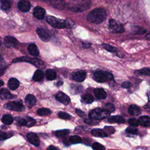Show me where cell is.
<instances>
[{
	"label": "cell",
	"mask_w": 150,
	"mask_h": 150,
	"mask_svg": "<svg viewBox=\"0 0 150 150\" xmlns=\"http://www.w3.org/2000/svg\"><path fill=\"white\" fill-rule=\"evenodd\" d=\"M107 18V13L103 8H96L90 12L87 15V21L93 23L99 24Z\"/></svg>",
	"instance_id": "1"
},
{
	"label": "cell",
	"mask_w": 150,
	"mask_h": 150,
	"mask_svg": "<svg viewBox=\"0 0 150 150\" xmlns=\"http://www.w3.org/2000/svg\"><path fill=\"white\" fill-rule=\"evenodd\" d=\"M110 114V112L105 108H97L95 109L92 110L89 114L88 116L90 119L92 120H102L105 117H107Z\"/></svg>",
	"instance_id": "2"
},
{
	"label": "cell",
	"mask_w": 150,
	"mask_h": 150,
	"mask_svg": "<svg viewBox=\"0 0 150 150\" xmlns=\"http://www.w3.org/2000/svg\"><path fill=\"white\" fill-rule=\"evenodd\" d=\"M12 62L13 63L18 62H28V63H31L32 64H33L36 67L40 68V69H43L45 67V63L42 60H40L38 59H36V58L30 57H28V56H23L22 57L14 59Z\"/></svg>",
	"instance_id": "3"
},
{
	"label": "cell",
	"mask_w": 150,
	"mask_h": 150,
	"mask_svg": "<svg viewBox=\"0 0 150 150\" xmlns=\"http://www.w3.org/2000/svg\"><path fill=\"white\" fill-rule=\"evenodd\" d=\"M94 78L97 82L103 83L112 80L113 79V76L109 72L98 70L94 73Z\"/></svg>",
	"instance_id": "4"
},
{
	"label": "cell",
	"mask_w": 150,
	"mask_h": 150,
	"mask_svg": "<svg viewBox=\"0 0 150 150\" xmlns=\"http://www.w3.org/2000/svg\"><path fill=\"white\" fill-rule=\"evenodd\" d=\"M46 21L51 26L56 28L62 29L66 27V23L65 21L58 19L52 16H47L46 18Z\"/></svg>",
	"instance_id": "5"
},
{
	"label": "cell",
	"mask_w": 150,
	"mask_h": 150,
	"mask_svg": "<svg viewBox=\"0 0 150 150\" xmlns=\"http://www.w3.org/2000/svg\"><path fill=\"white\" fill-rule=\"evenodd\" d=\"M4 108L12 111H22L25 110L22 101H12L9 102L4 105Z\"/></svg>",
	"instance_id": "6"
},
{
	"label": "cell",
	"mask_w": 150,
	"mask_h": 150,
	"mask_svg": "<svg viewBox=\"0 0 150 150\" xmlns=\"http://www.w3.org/2000/svg\"><path fill=\"white\" fill-rule=\"evenodd\" d=\"M109 29L112 33H122L124 31V27L113 19L109 20Z\"/></svg>",
	"instance_id": "7"
},
{
	"label": "cell",
	"mask_w": 150,
	"mask_h": 150,
	"mask_svg": "<svg viewBox=\"0 0 150 150\" xmlns=\"http://www.w3.org/2000/svg\"><path fill=\"white\" fill-rule=\"evenodd\" d=\"M83 2H82V3L80 4H74V6H69V10H70L75 12H79L86 10L90 6V2H85L84 4H83Z\"/></svg>",
	"instance_id": "8"
},
{
	"label": "cell",
	"mask_w": 150,
	"mask_h": 150,
	"mask_svg": "<svg viewBox=\"0 0 150 150\" xmlns=\"http://www.w3.org/2000/svg\"><path fill=\"white\" fill-rule=\"evenodd\" d=\"M37 33L40 39L44 42H48L50 39V35L43 28H38L36 30Z\"/></svg>",
	"instance_id": "9"
},
{
	"label": "cell",
	"mask_w": 150,
	"mask_h": 150,
	"mask_svg": "<svg viewBox=\"0 0 150 150\" xmlns=\"http://www.w3.org/2000/svg\"><path fill=\"white\" fill-rule=\"evenodd\" d=\"M18 43V40L13 37L11 36H7L4 38V45L8 48L15 47Z\"/></svg>",
	"instance_id": "10"
},
{
	"label": "cell",
	"mask_w": 150,
	"mask_h": 150,
	"mask_svg": "<svg viewBox=\"0 0 150 150\" xmlns=\"http://www.w3.org/2000/svg\"><path fill=\"white\" fill-rule=\"evenodd\" d=\"M18 7L19 9L22 12H28L29 11L31 7L30 3L26 0H22L18 2Z\"/></svg>",
	"instance_id": "11"
},
{
	"label": "cell",
	"mask_w": 150,
	"mask_h": 150,
	"mask_svg": "<svg viewBox=\"0 0 150 150\" xmlns=\"http://www.w3.org/2000/svg\"><path fill=\"white\" fill-rule=\"evenodd\" d=\"M56 98L59 102L63 103L64 105H67L70 103V98L68 96L63 92H59L56 95Z\"/></svg>",
	"instance_id": "12"
},
{
	"label": "cell",
	"mask_w": 150,
	"mask_h": 150,
	"mask_svg": "<svg viewBox=\"0 0 150 150\" xmlns=\"http://www.w3.org/2000/svg\"><path fill=\"white\" fill-rule=\"evenodd\" d=\"M86 76V73L84 70H79L76 73H74L73 76L72 78L74 80L78 81V82H81L84 80Z\"/></svg>",
	"instance_id": "13"
},
{
	"label": "cell",
	"mask_w": 150,
	"mask_h": 150,
	"mask_svg": "<svg viewBox=\"0 0 150 150\" xmlns=\"http://www.w3.org/2000/svg\"><path fill=\"white\" fill-rule=\"evenodd\" d=\"M28 141L35 146H39L40 144V141L37 135L33 132H29L27 135Z\"/></svg>",
	"instance_id": "14"
},
{
	"label": "cell",
	"mask_w": 150,
	"mask_h": 150,
	"mask_svg": "<svg viewBox=\"0 0 150 150\" xmlns=\"http://www.w3.org/2000/svg\"><path fill=\"white\" fill-rule=\"evenodd\" d=\"M34 16L38 19H43L45 15V10L40 6H36L33 10Z\"/></svg>",
	"instance_id": "15"
},
{
	"label": "cell",
	"mask_w": 150,
	"mask_h": 150,
	"mask_svg": "<svg viewBox=\"0 0 150 150\" xmlns=\"http://www.w3.org/2000/svg\"><path fill=\"white\" fill-rule=\"evenodd\" d=\"M93 92L95 96L98 99H105L107 97V93L103 88H95Z\"/></svg>",
	"instance_id": "16"
},
{
	"label": "cell",
	"mask_w": 150,
	"mask_h": 150,
	"mask_svg": "<svg viewBox=\"0 0 150 150\" xmlns=\"http://www.w3.org/2000/svg\"><path fill=\"white\" fill-rule=\"evenodd\" d=\"M91 134L96 137H106L108 136V134L103 129H98V128H96L93 129L91 131Z\"/></svg>",
	"instance_id": "17"
},
{
	"label": "cell",
	"mask_w": 150,
	"mask_h": 150,
	"mask_svg": "<svg viewBox=\"0 0 150 150\" xmlns=\"http://www.w3.org/2000/svg\"><path fill=\"white\" fill-rule=\"evenodd\" d=\"M128 112L131 115H134V116H137V115H139V114H141V110L139 107H138L136 105L132 104L129 107Z\"/></svg>",
	"instance_id": "18"
},
{
	"label": "cell",
	"mask_w": 150,
	"mask_h": 150,
	"mask_svg": "<svg viewBox=\"0 0 150 150\" xmlns=\"http://www.w3.org/2000/svg\"><path fill=\"white\" fill-rule=\"evenodd\" d=\"M139 125L144 127H148L150 125V117L147 115L141 116L138 120Z\"/></svg>",
	"instance_id": "19"
},
{
	"label": "cell",
	"mask_w": 150,
	"mask_h": 150,
	"mask_svg": "<svg viewBox=\"0 0 150 150\" xmlns=\"http://www.w3.org/2000/svg\"><path fill=\"white\" fill-rule=\"evenodd\" d=\"M29 53L33 56H38L39 54V51L35 44H30L28 47Z\"/></svg>",
	"instance_id": "20"
},
{
	"label": "cell",
	"mask_w": 150,
	"mask_h": 150,
	"mask_svg": "<svg viewBox=\"0 0 150 150\" xmlns=\"http://www.w3.org/2000/svg\"><path fill=\"white\" fill-rule=\"evenodd\" d=\"M19 86V82L18 79L15 78H11L8 81V87L12 90H15L18 88Z\"/></svg>",
	"instance_id": "21"
},
{
	"label": "cell",
	"mask_w": 150,
	"mask_h": 150,
	"mask_svg": "<svg viewBox=\"0 0 150 150\" xmlns=\"http://www.w3.org/2000/svg\"><path fill=\"white\" fill-rule=\"evenodd\" d=\"M108 121L110 123H124L125 119L120 115H114L108 118Z\"/></svg>",
	"instance_id": "22"
},
{
	"label": "cell",
	"mask_w": 150,
	"mask_h": 150,
	"mask_svg": "<svg viewBox=\"0 0 150 150\" xmlns=\"http://www.w3.org/2000/svg\"><path fill=\"white\" fill-rule=\"evenodd\" d=\"M13 97V96L11 93L6 88H3L0 90V98L2 100L10 99Z\"/></svg>",
	"instance_id": "23"
},
{
	"label": "cell",
	"mask_w": 150,
	"mask_h": 150,
	"mask_svg": "<svg viewBox=\"0 0 150 150\" xmlns=\"http://www.w3.org/2000/svg\"><path fill=\"white\" fill-rule=\"evenodd\" d=\"M25 102L28 105L32 107L36 104V99L33 95L28 94L25 97Z\"/></svg>",
	"instance_id": "24"
},
{
	"label": "cell",
	"mask_w": 150,
	"mask_h": 150,
	"mask_svg": "<svg viewBox=\"0 0 150 150\" xmlns=\"http://www.w3.org/2000/svg\"><path fill=\"white\" fill-rule=\"evenodd\" d=\"M131 32L136 35H143L146 32V30L139 26H133L131 27Z\"/></svg>",
	"instance_id": "25"
},
{
	"label": "cell",
	"mask_w": 150,
	"mask_h": 150,
	"mask_svg": "<svg viewBox=\"0 0 150 150\" xmlns=\"http://www.w3.org/2000/svg\"><path fill=\"white\" fill-rule=\"evenodd\" d=\"M134 74L137 76H150V67L135 70Z\"/></svg>",
	"instance_id": "26"
},
{
	"label": "cell",
	"mask_w": 150,
	"mask_h": 150,
	"mask_svg": "<svg viewBox=\"0 0 150 150\" xmlns=\"http://www.w3.org/2000/svg\"><path fill=\"white\" fill-rule=\"evenodd\" d=\"M13 117L9 114H5L2 118V122L5 125H10L13 122Z\"/></svg>",
	"instance_id": "27"
},
{
	"label": "cell",
	"mask_w": 150,
	"mask_h": 150,
	"mask_svg": "<svg viewBox=\"0 0 150 150\" xmlns=\"http://www.w3.org/2000/svg\"><path fill=\"white\" fill-rule=\"evenodd\" d=\"M51 3L54 8L60 10L63 9L65 6V2L63 1H51Z\"/></svg>",
	"instance_id": "28"
},
{
	"label": "cell",
	"mask_w": 150,
	"mask_h": 150,
	"mask_svg": "<svg viewBox=\"0 0 150 150\" xmlns=\"http://www.w3.org/2000/svg\"><path fill=\"white\" fill-rule=\"evenodd\" d=\"M43 78V73L40 70H36L33 76V80L35 81H40Z\"/></svg>",
	"instance_id": "29"
},
{
	"label": "cell",
	"mask_w": 150,
	"mask_h": 150,
	"mask_svg": "<svg viewBox=\"0 0 150 150\" xmlns=\"http://www.w3.org/2000/svg\"><path fill=\"white\" fill-rule=\"evenodd\" d=\"M81 98H82V101L86 104H90L93 103V101H94V98L93 96L90 94H87L83 96Z\"/></svg>",
	"instance_id": "30"
},
{
	"label": "cell",
	"mask_w": 150,
	"mask_h": 150,
	"mask_svg": "<svg viewBox=\"0 0 150 150\" xmlns=\"http://www.w3.org/2000/svg\"><path fill=\"white\" fill-rule=\"evenodd\" d=\"M46 76L48 80H53L56 78V73L53 70L49 69L46 71Z\"/></svg>",
	"instance_id": "31"
},
{
	"label": "cell",
	"mask_w": 150,
	"mask_h": 150,
	"mask_svg": "<svg viewBox=\"0 0 150 150\" xmlns=\"http://www.w3.org/2000/svg\"><path fill=\"white\" fill-rule=\"evenodd\" d=\"M6 67V62L4 59L1 55H0V76H2L4 74L5 70Z\"/></svg>",
	"instance_id": "32"
},
{
	"label": "cell",
	"mask_w": 150,
	"mask_h": 150,
	"mask_svg": "<svg viewBox=\"0 0 150 150\" xmlns=\"http://www.w3.org/2000/svg\"><path fill=\"white\" fill-rule=\"evenodd\" d=\"M37 113L39 115L43 116V115H47L50 114L51 113V111L48 108H41L37 110Z\"/></svg>",
	"instance_id": "33"
},
{
	"label": "cell",
	"mask_w": 150,
	"mask_h": 150,
	"mask_svg": "<svg viewBox=\"0 0 150 150\" xmlns=\"http://www.w3.org/2000/svg\"><path fill=\"white\" fill-rule=\"evenodd\" d=\"M104 49H105L106 50L110 52H113L115 53L117 52V49L115 48L114 46H112L111 45L108 44V43H103L102 45Z\"/></svg>",
	"instance_id": "34"
},
{
	"label": "cell",
	"mask_w": 150,
	"mask_h": 150,
	"mask_svg": "<svg viewBox=\"0 0 150 150\" xmlns=\"http://www.w3.org/2000/svg\"><path fill=\"white\" fill-rule=\"evenodd\" d=\"M1 7L3 10L6 11L10 9L11 6V2L9 1H1Z\"/></svg>",
	"instance_id": "35"
},
{
	"label": "cell",
	"mask_w": 150,
	"mask_h": 150,
	"mask_svg": "<svg viewBox=\"0 0 150 150\" xmlns=\"http://www.w3.org/2000/svg\"><path fill=\"white\" fill-rule=\"evenodd\" d=\"M69 140L71 144H79L82 141L81 138L78 135L71 136L69 138Z\"/></svg>",
	"instance_id": "36"
},
{
	"label": "cell",
	"mask_w": 150,
	"mask_h": 150,
	"mask_svg": "<svg viewBox=\"0 0 150 150\" xmlns=\"http://www.w3.org/2000/svg\"><path fill=\"white\" fill-rule=\"evenodd\" d=\"M69 133V129H62V130H58L55 132V135L58 137H63Z\"/></svg>",
	"instance_id": "37"
},
{
	"label": "cell",
	"mask_w": 150,
	"mask_h": 150,
	"mask_svg": "<svg viewBox=\"0 0 150 150\" xmlns=\"http://www.w3.org/2000/svg\"><path fill=\"white\" fill-rule=\"evenodd\" d=\"M93 150H105V147L100 143L94 142L92 144Z\"/></svg>",
	"instance_id": "38"
},
{
	"label": "cell",
	"mask_w": 150,
	"mask_h": 150,
	"mask_svg": "<svg viewBox=\"0 0 150 150\" xmlns=\"http://www.w3.org/2000/svg\"><path fill=\"white\" fill-rule=\"evenodd\" d=\"M126 132L128 134H134V135H136L138 134V129L136 128H134V127H128L126 129Z\"/></svg>",
	"instance_id": "39"
},
{
	"label": "cell",
	"mask_w": 150,
	"mask_h": 150,
	"mask_svg": "<svg viewBox=\"0 0 150 150\" xmlns=\"http://www.w3.org/2000/svg\"><path fill=\"white\" fill-rule=\"evenodd\" d=\"M58 116L60 118L66 119V120H68V119H70L71 118V116L69 114H67V113H66L65 112H62V111L59 112L58 113Z\"/></svg>",
	"instance_id": "40"
},
{
	"label": "cell",
	"mask_w": 150,
	"mask_h": 150,
	"mask_svg": "<svg viewBox=\"0 0 150 150\" xmlns=\"http://www.w3.org/2000/svg\"><path fill=\"white\" fill-rule=\"evenodd\" d=\"M128 123L133 127H136L139 125L138 121L135 118H130L128 120Z\"/></svg>",
	"instance_id": "41"
},
{
	"label": "cell",
	"mask_w": 150,
	"mask_h": 150,
	"mask_svg": "<svg viewBox=\"0 0 150 150\" xmlns=\"http://www.w3.org/2000/svg\"><path fill=\"white\" fill-rule=\"evenodd\" d=\"M107 110H108L110 113L115 110V107L114 105L111 103H107L105 104V108Z\"/></svg>",
	"instance_id": "42"
},
{
	"label": "cell",
	"mask_w": 150,
	"mask_h": 150,
	"mask_svg": "<svg viewBox=\"0 0 150 150\" xmlns=\"http://www.w3.org/2000/svg\"><path fill=\"white\" fill-rule=\"evenodd\" d=\"M18 124L20 125H27L28 124V121L27 120L23 118H19L17 120Z\"/></svg>",
	"instance_id": "43"
},
{
	"label": "cell",
	"mask_w": 150,
	"mask_h": 150,
	"mask_svg": "<svg viewBox=\"0 0 150 150\" xmlns=\"http://www.w3.org/2000/svg\"><path fill=\"white\" fill-rule=\"evenodd\" d=\"M8 137V134H6V132H5L4 131H0V141L5 140V139H7Z\"/></svg>",
	"instance_id": "44"
},
{
	"label": "cell",
	"mask_w": 150,
	"mask_h": 150,
	"mask_svg": "<svg viewBox=\"0 0 150 150\" xmlns=\"http://www.w3.org/2000/svg\"><path fill=\"white\" fill-rule=\"evenodd\" d=\"M131 83L129 81H125L122 83L121 87L124 88H129L131 86Z\"/></svg>",
	"instance_id": "45"
},
{
	"label": "cell",
	"mask_w": 150,
	"mask_h": 150,
	"mask_svg": "<svg viewBox=\"0 0 150 150\" xmlns=\"http://www.w3.org/2000/svg\"><path fill=\"white\" fill-rule=\"evenodd\" d=\"M27 121H28V124H27L28 127L32 126L36 122L35 120H34L33 118H32L30 117H28V120Z\"/></svg>",
	"instance_id": "46"
},
{
	"label": "cell",
	"mask_w": 150,
	"mask_h": 150,
	"mask_svg": "<svg viewBox=\"0 0 150 150\" xmlns=\"http://www.w3.org/2000/svg\"><path fill=\"white\" fill-rule=\"evenodd\" d=\"M75 111H76V114H77L79 116H80V117H84L86 116V114H85L83 111H82L81 110H80V109H76Z\"/></svg>",
	"instance_id": "47"
},
{
	"label": "cell",
	"mask_w": 150,
	"mask_h": 150,
	"mask_svg": "<svg viewBox=\"0 0 150 150\" xmlns=\"http://www.w3.org/2000/svg\"><path fill=\"white\" fill-rule=\"evenodd\" d=\"M105 129H106L110 134H112L114 132V129L112 127H105Z\"/></svg>",
	"instance_id": "48"
},
{
	"label": "cell",
	"mask_w": 150,
	"mask_h": 150,
	"mask_svg": "<svg viewBox=\"0 0 150 150\" xmlns=\"http://www.w3.org/2000/svg\"><path fill=\"white\" fill-rule=\"evenodd\" d=\"M46 150H59V149L57 147L54 146L53 145H50L47 148Z\"/></svg>",
	"instance_id": "49"
},
{
	"label": "cell",
	"mask_w": 150,
	"mask_h": 150,
	"mask_svg": "<svg viewBox=\"0 0 150 150\" xmlns=\"http://www.w3.org/2000/svg\"><path fill=\"white\" fill-rule=\"evenodd\" d=\"M82 46L83 48L84 49H87V48H89L91 46V44L89 43H82Z\"/></svg>",
	"instance_id": "50"
},
{
	"label": "cell",
	"mask_w": 150,
	"mask_h": 150,
	"mask_svg": "<svg viewBox=\"0 0 150 150\" xmlns=\"http://www.w3.org/2000/svg\"><path fill=\"white\" fill-rule=\"evenodd\" d=\"M145 109L148 111H150V105H146L145 106Z\"/></svg>",
	"instance_id": "51"
},
{
	"label": "cell",
	"mask_w": 150,
	"mask_h": 150,
	"mask_svg": "<svg viewBox=\"0 0 150 150\" xmlns=\"http://www.w3.org/2000/svg\"><path fill=\"white\" fill-rule=\"evenodd\" d=\"M63 83V81H59L57 83V86H58V87L61 86H62Z\"/></svg>",
	"instance_id": "52"
},
{
	"label": "cell",
	"mask_w": 150,
	"mask_h": 150,
	"mask_svg": "<svg viewBox=\"0 0 150 150\" xmlns=\"http://www.w3.org/2000/svg\"><path fill=\"white\" fill-rule=\"evenodd\" d=\"M146 39H148V40H150V33H148V34H147V35H146Z\"/></svg>",
	"instance_id": "53"
},
{
	"label": "cell",
	"mask_w": 150,
	"mask_h": 150,
	"mask_svg": "<svg viewBox=\"0 0 150 150\" xmlns=\"http://www.w3.org/2000/svg\"><path fill=\"white\" fill-rule=\"evenodd\" d=\"M4 81H2V80H0V87H1V86H2L3 85H4Z\"/></svg>",
	"instance_id": "54"
},
{
	"label": "cell",
	"mask_w": 150,
	"mask_h": 150,
	"mask_svg": "<svg viewBox=\"0 0 150 150\" xmlns=\"http://www.w3.org/2000/svg\"><path fill=\"white\" fill-rule=\"evenodd\" d=\"M148 100L150 102V91L148 93Z\"/></svg>",
	"instance_id": "55"
},
{
	"label": "cell",
	"mask_w": 150,
	"mask_h": 150,
	"mask_svg": "<svg viewBox=\"0 0 150 150\" xmlns=\"http://www.w3.org/2000/svg\"><path fill=\"white\" fill-rule=\"evenodd\" d=\"M1 44H2V40H1V38H0V46H1Z\"/></svg>",
	"instance_id": "56"
},
{
	"label": "cell",
	"mask_w": 150,
	"mask_h": 150,
	"mask_svg": "<svg viewBox=\"0 0 150 150\" xmlns=\"http://www.w3.org/2000/svg\"><path fill=\"white\" fill-rule=\"evenodd\" d=\"M111 150H115V149H111Z\"/></svg>",
	"instance_id": "57"
}]
</instances>
